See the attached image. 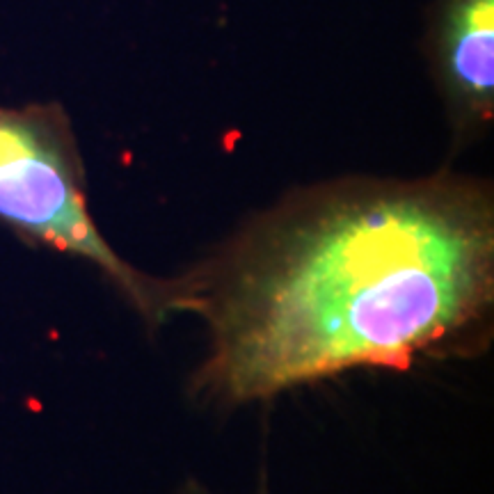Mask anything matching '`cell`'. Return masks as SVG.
<instances>
[{"mask_svg":"<svg viewBox=\"0 0 494 494\" xmlns=\"http://www.w3.org/2000/svg\"><path fill=\"white\" fill-rule=\"evenodd\" d=\"M432 64L458 135L483 130L494 110V0H442Z\"/></svg>","mask_w":494,"mask_h":494,"instance_id":"cell-3","label":"cell"},{"mask_svg":"<svg viewBox=\"0 0 494 494\" xmlns=\"http://www.w3.org/2000/svg\"><path fill=\"white\" fill-rule=\"evenodd\" d=\"M0 222L99 268L151 327L176 314V279H154L128 266L89 215L85 169L62 108L0 106Z\"/></svg>","mask_w":494,"mask_h":494,"instance_id":"cell-2","label":"cell"},{"mask_svg":"<svg viewBox=\"0 0 494 494\" xmlns=\"http://www.w3.org/2000/svg\"><path fill=\"white\" fill-rule=\"evenodd\" d=\"M176 284V311L209 334L190 382L204 403L238 408L350 368H405L485 332L492 192L453 174L311 185Z\"/></svg>","mask_w":494,"mask_h":494,"instance_id":"cell-1","label":"cell"},{"mask_svg":"<svg viewBox=\"0 0 494 494\" xmlns=\"http://www.w3.org/2000/svg\"><path fill=\"white\" fill-rule=\"evenodd\" d=\"M178 494H213V492L206 490L204 485H199L197 480H188V483L181 487V492H178ZM261 494H263V492H261Z\"/></svg>","mask_w":494,"mask_h":494,"instance_id":"cell-4","label":"cell"}]
</instances>
